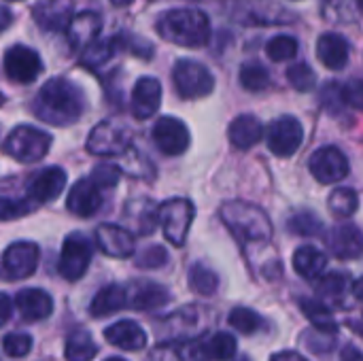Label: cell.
<instances>
[{
	"label": "cell",
	"instance_id": "1",
	"mask_svg": "<svg viewBox=\"0 0 363 361\" xmlns=\"http://www.w3.org/2000/svg\"><path fill=\"white\" fill-rule=\"evenodd\" d=\"M85 111V98L81 89L62 77L49 79L34 98V113L38 119L53 126L74 123Z\"/></svg>",
	"mask_w": 363,
	"mask_h": 361
},
{
	"label": "cell",
	"instance_id": "2",
	"mask_svg": "<svg viewBox=\"0 0 363 361\" xmlns=\"http://www.w3.org/2000/svg\"><path fill=\"white\" fill-rule=\"evenodd\" d=\"M162 38L181 47H202L211 36V21L198 9H172L157 19Z\"/></svg>",
	"mask_w": 363,
	"mask_h": 361
},
{
	"label": "cell",
	"instance_id": "3",
	"mask_svg": "<svg viewBox=\"0 0 363 361\" xmlns=\"http://www.w3.org/2000/svg\"><path fill=\"white\" fill-rule=\"evenodd\" d=\"M221 219L242 243H266L272 238V223L259 206L247 202H225L221 206Z\"/></svg>",
	"mask_w": 363,
	"mask_h": 361
},
{
	"label": "cell",
	"instance_id": "4",
	"mask_svg": "<svg viewBox=\"0 0 363 361\" xmlns=\"http://www.w3.org/2000/svg\"><path fill=\"white\" fill-rule=\"evenodd\" d=\"M132 147V130L117 119H104L89 132L87 151L91 155L115 157L123 155Z\"/></svg>",
	"mask_w": 363,
	"mask_h": 361
},
{
	"label": "cell",
	"instance_id": "5",
	"mask_svg": "<svg viewBox=\"0 0 363 361\" xmlns=\"http://www.w3.org/2000/svg\"><path fill=\"white\" fill-rule=\"evenodd\" d=\"M49 147H51V136L32 126H17L4 140V151L21 164H32L43 160Z\"/></svg>",
	"mask_w": 363,
	"mask_h": 361
},
{
	"label": "cell",
	"instance_id": "6",
	"mask_svg": "<svg viewBox=\"0 0 363 361\" xmlns=\"http://www.w3.org/2000/svg\"><path fill=\"white\" fill-rule=\"evenodd\" d=\"M172 81L179 96L187 100L208 96L215 87V77L211 70L194 60H181L172 70Z\"/></svg>",
	"mask_w": 363,
	"mask_h": 361
},
{
	"label": "cell",
	"instance_id": "7",
	"mask_svg": "<svg viewBox=\"0 0 363 361\" xmlns=\"http://www.w3.org/2000/svg\"><path fill=\"white\" fill-rule=\"evenodd\" d=\"M196 209L189 200L185 198H172L166 200L160 206V223L164 228L166 240H170L174 247H183L194 221Z\"/></svg>",
	"mask_w": 363,
	"mask_h": 361
},
{
	"label": "cell",
	"instance_id": "8",
	"mask_svg": "<svg viewBox=\"0 0 363 361\" xmlns=\"http://www.w3.org/2000/svg\"><path fill=\"white\" fill-rule=\"evenodd\" d=\"M89 262H91L89 238L81 232H72L62 245V255H60V264H57L60 274L66 281H79L87 272Z\"/></svg>",
	"mask_w": 363,
	"mask_h": 361
},
{
	"label": "cell",
	"instance_id": "9",
	"mask_svg": "<svg viewBox=\"0 0 363 361\" xmlns=\"http://www.w3.org/2000/svg\"><path fill=\"white\" fill-rule=\"evenodd\" d=\"M38 255H40V251L34 243H28V240L13 243L11 247H6V251L2 255L4 277L9 281H19V279L32 277L38 266Z\"/></svg>",
	"mask_w": 363,
	"mask_h": 361
},
{
	"label": "cell",
	"instance_id": "10",
	"mask_svg": "<svg viewBox=\"0 0 363 361\" xmlns=\"http://www.w3.org/2000/svg\"><path fill=\"white\" fill-rule=\"evenodd\" d=\"M43 70V62L38 53L26 45H15L4 53V72L11 81L32 83Z\"/></svg>",
	"mask_w": 363,
	"mask_h": 361
},
{
	"label": "cell",
	"instance_id": "11",
	"mask_svg": "<svg viewBox=\"0 0 363 361\" xmlns=\"http://www.w3.org/2000/svg\"><path fill=\"white\" fill-rule=\"evenodd\" d=\"M311 172L319 183L332 185L349 174V160L338 147H323L311 157Z\"/></svg>",
	"mask_w": 363,
	"mask_h": 361
},
{
	"label": "cell",
	"instance_id": "12",
	"mask_svg": "<svg viewBox=\"0 0 363 361\" xmlns=\"http://www.w3.org/2000/svg\"><path fill=\"white\" fill-rule=\"evenodd\" d=\"M304 138L302 123L296 117H281L268 128V147L279 157L294 155Z\"/></svg>",
	"mask_w": 363,
	"mask_h": 361
},
{
	"label": "cell",
	"instance_id": "13",
	"mask_svg": "<svg viewBox=\"0 0 363 361\" xmlns=\"http://www.w3.org/2000/svg\"><path fill=\"white\" fill-rule=\"evenodd\" d=\"M153 140L164 155H181L189 147V130L177 117H162L153 128Z\"/></svg>",
	"mask_w": 363,
	"mask_h": 361
},
{
	"label": "cell",
	"instance_id": "14",
	"mask_svg": "<svg viewBox=\"0 0 363 361\" xmlns=\"http://www.w3.org/2000/svg\"><path fill=\"white\" fill-rule=\"evenodd\" d=\"M325 245L338 260H357L363 255V232L353 223H338L325 234Z\"/></svg>",
	"mask_w": 363,
	"mask_h": 361
},
{
	"label": "cell",
	"instance_id": "15",
	"mask_svg": "<svg viewBox=\"0 0 363 361\" xmlns=\"http://www.w3.org/2000/svg\"><path fill=\"white\" fill-rule=\"evenodd\" d=\"M96 240L98 247L102 249L104 255L125 260L134 253V236L130 230L113 226V223H102L96 230Z\"/></svg>",
	"mask_w": 363,
	"mask_h": 361
},
{
	"label": "cell",
	"instance_id": "16",
	"mask_svg": "<svg viewBox=\"0 0 363 361\" xmlns=\"http://www.w3.org/2000/svg\"><path fill=\"white\" fill-rule=\"evenodd\" d=\"M34 19L43 30L57 32L66 30L72 21L70 0H38L34 4Z\"/></svg>",
	"mask_w": 363,
	"mask_h": 361
},
{
	"label": "cell",
	"instance_id": "17",
	"mask_svg": "<svg viewBox=\"0 0 363 361\" xmlns=\"http://www.w3.org/2000/svg\"><path fill=\"white\" fill-rule=\"evenodd\" d=\"M162 102V85L153 77H143L136 81L132 91V113L136 119H149Z\"/></svg>",
	"mask_w": 363,
	"mask_h": 361
},
{
	"label": "cell",
	"instance_id": "18",
	"mask_svg": "<svg viewBox=\"0 0 363 361\" xmlns=\"http://www.w3.org/2000/svg\"><path fill=\"white\" fill-rule=\"evenodd\" d=\"M66 187V172L60 166H51L40 170L28 185V196L34 198L38 204L55 200Z\"/></svg>",
	"mask_w": 363,
	"mask_h": 361
},
{
	"label": "cell",
	"instance_id": "19",
	"mask_svg": "<svg viewBox=\"0 0 363 361\" xmlns=\"http://www.w3.org/2000/svg\"><path fill=\"white\" fill-rule=\"evenodd\" d=\"M100 189L102 187H98L91 179L74 183V187L70 189L68 200H66L68 211L74 213L77 217H91L102 206V194H100Z\"/></svg>",
	"mask_w": 363,
	"mask_h": 361
},
{
	"label": "cell",
	"instance_id": "20",
	"mask_svg": "<svg viewBox=\"0 0 363 361\" xmlns=\"http://www.w3.org/2000/svg\"><path fill=\"white\" fill-rule=\"evenodd\" d=\"M15 306L26 321H43L53 311V300L43 289H21L15 298Z\"/></svg>",
	"mask_w": 363,
	"mask_h": 361
},
{
	"label": "cell",
	"instance_id": "21",
	"mask_svg": "<svg viewBox=\"0 0 363 361\" xmlns=\"http://www.w3.org/2000/svg\"><path fill=\"white\" fill-rule=\"evenodd\" d=\"M104 338L108 345L123 349V351H140L147 347V334L140 326L134 321H117L111 328H106Z\"/></svg>",
	"mask_w": 363,
	"mask_h": 361
},
{
	"label": "cell",
	"instance_id": "22",
	"mask_svg": "<svg viewBox=\"0 0 363 361\" xmlns=\"http://www.w3.org/2000/svg\"><path fill=\"white\" fill-rule=\"evenodd\" d=\"M102 21L98 17V13L91 11H83L77 17H72L70 26H68V40L74 49H87L91 43L98 40Z\"/></svg>",
	"mask_w": 363,
	"mask_h": 361
},
{
	"label": "cell",
	"instance_id": "23",
	"mask_svg": "<svg viewBox=\"0 0 363 361\" xmlns=\"http://www.w3.org/2000/svg\"><path fill=\"white\" fill-rule=\"evenodd\" d=\"M130 306L136 311H153L164 306L170 300V294L166 287L151 283V281H136L128 291Z\"/></svg>",
	"mask_w": 363,
	"mask_h": 361
},
{
	"label": "cell",
	"instance_id": "24",
	"mask_svg": "<svg viewBox=\"0 0 363 361\" xmlns=\"http://www.w3.org/2000/svg\"><path fill=\"white\" fill-rule=\"evenodd\" d=\"M125 221L130 223V228L136 234L147 236L155 230V226L160 221V209H155V204L147 198L132 200L125 206Z\"/></svg>",
	"mask_w": 363,
	"mask_h": 361
},
{
	"label": "cell",
	"instance_id": "25",
	"mask_svg": "<svg viewBox=\"0 0 363 361\" xmlns=\"http://www.w3.org/2000/svg\"><path fill=\"white\" fill-rule=\"evenodd\" d=\"M317 55L330 70H340L349 62V43L340 34L328 32L317 40Z\"/></svg>",
	"mask_w": 363,
	"mask_h": 361
},
{
	"label": "cell",
	"instance_id": "26",
	"mask_svg": "<svg viewBox=\"0 0 363 361\" xmlns=\"http://www.w3.org/2000/svg\"><path fill=\"white\" fill-rule=\"evenodd\" d=\"M228 134H230V140L236 149H251L253 145H257L262 140L264 128L255 115H238L230 123Z\"/></svg>",
	"mask_w": 363,
	"mask_h": 361
},
{
	"label": "cell",
	"instance_id": "27",
	"mask_svg": "<svg viewBox=\"0 0 363 361\" xmlns=\"http://www.w3.org/2000/svg\"><path fill=\"white\" fill-rule=\"evenodd\" d=\"M128 304H130L128 302V291L123 287H119V285H106V287H102L94 296V300L89 304V313L94 317H106V315H113V313L125 309Z\"/></svg>",
	"mask_w": 363,
	"mask_h": 361
},
{
	"label": "cell",
	"instance_id": "28",
	"mask_svg": "<svg viewBox=\"0 0 363 361\" xmlns=\"http://www.w3.org/2000/svg\"><path fill=\"white\" fill-rule=\"evenodd\" d=\"M328 266V257L315 247H300L294 253V270L302 279H319Z\"/></svg>",
	"mask_w": 363,
	"mask_h": 361
},
{
	"label": "cell",
	"instance_id": "29",
	"mask_svg": "<svg viewBox=\"0 0 363 361\" xmlns=\"http://www.w3.org/2000/svg\"><path fill=\"white\" fill-rule=\"evenodd\" d=\"M117 49H121V47H119L117 34H115L113 38H108V40H96V43H91L87 49H83L81 64L87 66L89 70H98V68H102V66L117 53Z\"/></svg>",
	"mask_w": 363,
	"mask_h": 361
},
{
	"label": "cell",
	"instance_id": "30",
	"mask_svg": "<svg viewBox=\"0 0 363 361\" xmlns=\"http://www.w3.org/2000/svg\"><path fill=\"white\" fill-rule=\"evenodd\" d=\"M206 349L200 343H177L162 347L155 355V361H206Z\"/></svg>",
	"mask_w": 363,
	"mask_h": 361
},
{
	"label": "cell",
	"instance_id": "31",
	"mask_svg": "<svg viewBox=\"0 0 363 361\" xmlns=\"http://www.w3.org/2000/svg\"><path fill=\"white\" fill-rule=\"evenodd\" d=\"M98 353L96 343L87 332H74L66 343V360L68 361H91Z\"/></svg>",
	"mask_w": 363,
	"mask_h": 361
},
{
	"label": "cell",
	"instance_id": "32",
	"mask_svg": "<svg viewBox=\"0 0 363 361\" xmlns=\"http://www.w3.org/2000/svg\"><path fill=\"white\" fill-rule=\"evenodd\" d=\"M300 306H302V311L306 313V317L313 321V326L319 332H325V334H334L336 332V321L332 319V313H330V309L323 302L302 300Z\"/></svg>",
	"mask_w": 363,
	"mask_h": 361
},
{
	"label": "cell",
	"instance_id": "33",
	"mask_svg": "<svg viewBox=\"0 0 363 361\" xmlns=\"http://www.w3.org/2000/svg\"><path fill=\"white\" fill-rule=\"evenodd\" d=\"M189 285L200 296H213L217 291V287H219V279L211 268H206L202 264H196L189 270Z\"/></svg>",
	"mask_w": 363,
	"mask_h": 361
},
{
	"label": "cell",
	"instance_id": "34",
	"mask_svg": "<svg viewBox=\"0 0 363 361\" xmlns=\"http://www.w3.org/2000/svg\"><path fill=\"white\" fill-rule=\"evenodd\" d=\"M330 211L336 215V217H351L355 215L357 206H359V198L353 189H347V187H340V189H334L330 200Z\"/></svg>",
	"mask_w": 363,
	"mask_h": 361
},
{
	"label": "cell",
	"instance_id": "35",
	"mask_svg": "<svg viewBox=\"0 0 363 361\" xmlns=\"http://www.w3.org/2000/svg\"><path fill=\"white\" fill-rule=\"evenodd\" d=\"M228 321H230V326L234 330H238L240 334H247V336H251V334H255V332H259L264 328V319L255 311L242 309V306L240 309H234L230 313Z\"/></svg>",
	"mask_w": 363,
	"mask_h": 361
},
{
	"label": "cell",
	"instance_id": "36",
	"mask_svg": "<svg viewBox=\"0 0 363 361\" xmlns=\"http://www.w3.org/2000/svg\"><path fill=\"white\" fill-rule=\"evenodd\" d=\"M240 85L247 91H264L270 85V74L262 64H245L240 68Z\"/></svg>",
	"mask_w": 363,
	"mask_h": 361
},
{
	"label": "cell",
	"instance_id": "37",
	"mask_svg": "<svg viewBox=\"0 0 363 361\" xmlns=\"http://www.w3.org/2000/svg\"><path fill=\"white\" fill-rule=\"evenodd\" d=\"M287 228L289 232L298 234V236H319L323 232V223L321 219L311 213V211H302V213H296L289 221H287Z\"/></svg>",
	"mask_w": 363,
	"mask_h": 361
},
{
	"label": "cell",
	"instance_id": "38",
	"mask_svg": "<svg viewBox=\"0 0 363 361\" xmlns=\"http://www.w3.org/2000/svg\"><path fill=\"white\" fill-rule=\"evenodd\" d=\"M204 349H206V357L208 360H215V361H228L234 357V353H236V340H234V336H230V334H215L206 345H204Z\"/></svg>",
	"mask_w": 363,
	"mask_h": 361
},
{
	"label": "cell",
	"instance_id": "39",
	"mask_svg": "<svg viewBox=\"0 0 363 361\" xmlns=\"http://www.w3.org/2000/svg\"><path fill=\"white\" fill-rule=\"evenodd\" d=\"M266 53L272 62H285L291 60L298 53V40L294 36H274L268 45H266Z\"/></svg>",
	"mask_w": 363,
	"mask_h": 361
},
{
	"label": "cell",
	"instance_id": "40",
	"mask_svg": "<svg viewBox=\"0 0 363 361\" xmlns=\"http://www.w3.org/2000/svg\"><path fill=\"white\" fill-rule=\"evenodd\" d=\"M349 279L340 272H330L317 283V294L323 298H342L347 291Z\"/></svg>",
	"mask_w": 363,
	"mask_h": 361
},
{
	"label": "cell",
	"instance_id": "41",
	"mask_svg": "<svg viewBox=\"0 0 363 361\" xmlns=\"http://www.w3.org/2000/svg\"><path fill=\"white\" fill-rule=\"evenodd\" d=\"M36 200L26 196V198H9L4 196L2 198V219L9 221V219H15V217H23L28 213H32L36 209Z\"/></svg>",
	"mask_w": 363,
	"mask_h": 361
},
{
	"label": "cell",
	"instance_id": "42",
	"mask_svg": "<svg viewBox=\"0 0 363 361\" xmlns=\"http://www.w3.org/2000/svg\"><path fill=\"white\" fill-rule=\"evenodd\" d=\"M287 79H289V83H291L298 91H311V89L315 87V83H317V77H315L313 68H311L308 64H304V62H302V64L289 66Z\"/></svg>",
	"mask_w": 363,
	"mask_h": 361
},
{
	"label": "cell",
	"instance_id": "43",
	"mask_svg": "<svg viewBox=\"0 0 363 361\" xmlns=\"http://www.w3.org/2000/svg\"><path fill=\"white\" fill-rule=\"evenodd\" d=\"M2 349L9 357H23L32 349V338L23 332H13L6 334L2 340Z\"/></svg>",
	"mask_w": 363,
	"mask_h": 361
},
{
	"label": "cell",
	"instance_id": "44",
	"mask_svg": "<svg viewBox=\"0 0 363 361\" xmlns=\"http://www.w3.org/2000/svg\"><path fill=\"white\" fill-rule=\"evenodd\" d=\"M121 174H123V170H121L119 166H113V164H100V166H96V168H94V172H91V177H89V179H91L98 187L108 189V187H115V185L119 183Z\"/></svg>",
	"mask_w": 363,
	"mask_h": 361
},
{
	"label": "cell",
	"instance_id": "45",
	"mask_svg": "<svg viewBox=\"0 0 363 361\" xmlns=\"http://www.w3.org/2000/svg\"><path fill=\"white\" fill-rule=\"evenodd\" d=\"M166 262H168V253H166L164 247H157V245L145 249V251L138 255V260H136V264H138L140 268H147V270H151V268H162Z\"/></svg>",
	"mask_w": 363,
	"mask_h": 361
},
{
	"label": "cell",
	"instance_id": "46",
	"mask_svg": "<svg viewBox=\"0 0 363 361\" xmlns=\"http://www.w3.org/2000/svg\"><path fill=\"white\" fill-rule=\"evenodd\" d=\"M342 98L349 106L363 111V81L362 79H351L342 85Z\"/></svg>",
	"mask_w": 363,
	"mask_h": 361
},
{
	"label": "cell",
	"instance_id": "47",
	"mask_svg": "<svg viewBox=\"0 0 363 361\" xmlns=\"http://www.w3.org/2000/svg\"><path fill=\"white\" fill-rule=\"evenodd\" d=\"M321 100H323V104H325L328 111L336 113V106H338V104H347L345 98H342V85H338V83H328V87H325L323 94H321Z\"/></svg>",
	"mask_w": 363,
	"mask_h": 361
},
{
	"label": "cell",
	"instance_id": "48",
	"mask_svg": "<svg viewBox=\"0 0 363 361\" xmlns=\"http://www.w3.org/2000/svg\"><path fill=\"white\" fill-rule=\"evenodd\" d=\"M340 360L342 361H363V353L357 349V347H353V345H347L345 347V351L340 353Z\"/></svg>",
	"mask_w": 363,
	"mask_h": 361
},
{
	"label": "cell",
	"instance_id": "49",
	"mask_svg": "<svg viewBox=\"0 0 363 361\" xmlns=\"http://www.w3.org/2000/svg\"><path fill=\"white\" fill-rule=\"evenodd\" d=\"M270 361H308L306 357H302L300 353L296 351H283V353H277Z\"/></svg>",
	"mask_w": 363,
	"mask_h": 361
},
{
	"label": "cell",
	"instance_id": "50",
	"mask_svg": "<svg viewBox=\"0 0 363 361\" xmlns=\"http://www.w3.org/2000/svg\"><path fill=\"white\" fill-rule=\"evenodd\" d=\"M0 304H2V323H6L9 321V317H11V300H9V296L6 294H2L0 296Z\"/></svg>",
	"mask_w": 363,
	"mask_h": 361
},
{
	"label": "cell",
	"instance_id": "51",
	"mask_svg": "<svg viewBox=\"0 0 363 361\" xmlns=\"http://www.w3.org/2000/svg\"><path fill=\"white\" fill-rule=\"evenodd\" d=\"M353 294H355V296H357V298L363 302V277L359 279V281H355V285H353Z\"/></svg>",
	"mask_w": 363,
	"mask_h": 361
},
{
	"label": "cell",
	"instance_id": "52",
	"mask_svg": "<svg viewBox=\"0 0 363 361\" xmlns=\"http://www.w3.org/2000/svg\"><path fill=\"white\" fill-rule=\"evenodd\" d=\"M2 17H4V21H2V30H6V28H9V23H11V13H9V9H6V6L2 9Z\"/></svg>",
	"mask_w": 363,
	"mask_h": 361
},
{
	"label": "cell",
	"instance_id": "53",
	"mask_svg": "<svg viewBox=\"0 0 363 361\" xmlns=\"http://www.w3.org/2000/svg\"><path fill=\"white\" fill-rule=\"evenodd\" d=\"M111 2H113L115 6H125V4H130L132 0H111Z\"/></svg>",
	"mask_w": 363,
	"mask_h": 361
},
{
	"label": "cell",
	"instance_id": "54",
	"mask_svg": "<svg viewBox=\"0 0 363 361\" xmlns=\"http://www.w3.org/2000/svg\"><path fill=\"white\" fill-rule=\"evenodd\" d=\"M104 361H125V360H119V357H108V360Z\"/></svg>",
	"mask_w": 363,
	"mask_h": 361
},
{
	"label": "cell",
	"instance_id": "55",
	"mask_svg": "<svg viewBox=\"0 0 363 361\" xmlns=\"http://www.w3.org/2000/svg\"><path fill=\"white\" fill-rule=\"evenodd\" d=\"M357 4H359V9L363 11V0H357Z\"/></svg>",
	"mask_w": 363,
	"mask_h": 361
},
{
	"label": "cell",
	"instance_id": "56",
	"mask_svg": "<svg viewBox=\"0 0 363 361\" xmlns=\"http://www.w3.org/2000/svg\"><path fill=\"white\" fill-rule=\"evenodd\" d=\"M238 361H251L249 357H238Z\"/></svg>",
	"mask_w": 363,
	"mask_h": 361
}]
</instances>
